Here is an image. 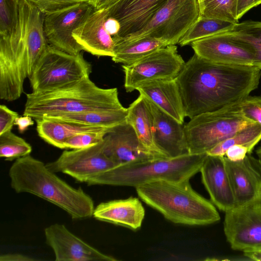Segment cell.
Segmentation results:
<instances>
[{"instance_id":"cell-1","label":"cell","mask_w":261,"mask_h":261,"mask_svg":"<svg viewBox=\"0 0 261 261\" xmlns=\"http://www.w3.org/2000/svg\"><path fill=\"white\" fill-rule=\"evenodd\" d=\"M260 77L261 70L254 66L215 63L194 53L176 78L185 117L242 100L257 88Z\"/></svg>"},{"instance_id":"cell-2","label":"cell","mask_w":261,"mask_h":261,"mask_svg":"<svg viewBox=\"0 0 261 261\" xmlns=\"http://www.w3.org/2000/svg\"><path fill=\"white\" fill-rule=\"evenodd\" d=\"M45 15L30 2L19 0L15 26L0 36L1 99L12 101L21 96L25 79L49 45L44 30Z\"/></svg>"},{"instance_id":"cell-3","label":"cell","mask_w":261,"mask_h":261,"mask_svg":"<svg viewBox=\"0 0 261 261\" xmlns=\"http://www.w3.org/2000/svg\"><path fill=\"white\" fill-rule=\"evenodd\" d=\"M11 188L16 193H28L65 211L72 219L93 216L92 198L81 188H75L30 155L15 160L9 170Z\"/></svg>"},{"instance_id":"cell-4","label":"cell","mask_w":261,"mask_h":261,"mask_svg":"<svg viewBox=\"0 0 261 261\" xmlns=\"http://www.w3.org/2000/svg\"><path fill=\"white\" fill-rule=\"evenodd\" d=\"M123 108L116 88H100L87 76L57 89L27 94L23 115L35 120L59 114Z\"/></svg>"},{"instance_id":"cell-5","label":"cell","mask_w":261,"mask_h":261,"mask_svg":"<svg viewBox=\"0 0 261 261\" xmlns=\"http://www.w3.org/2000/svg\"><path fill=\"white\" fill-rule=\"evenodd\" d=\"M136 189L143 201L175 224L205 225L220 219L215 205L197 193L189 180H159Z\"/></svg>"},{"instance_id":"cell-6","label":"cell","mask_w":261,"mask_h":261,"mask_svg":"<svg viewBox=\"0 0 261 261\" xmlns=\"http://www.w3.org/2000/svg\"><path fill=\"white\" fill-rule=\"evenodd\" d=\"M206 155L207 153H189L120 165L91 178L86 184L136 188L159 180H190L199 172Z\"/></svg>"},{"instance_id":"cell-7","label":"cell","mask_w":261,"mask_h":261,"mask_svg":"<svg viewBox=\"0 0 261 261\" xmlns=\"http://www.w3.org/2000/svg\"><path fill=\"white\" fill-rule=\"evenodd\" d=\"M255 123L241 114L237 102L197 115L185 125L189 152L206 153L219 143Z\"/></svg>"},{"instance_id":"cell-8","label":"cell","mask_w":261,"mask_h":261,"mask_svg":"<svg viewBox=\"0 0 261 261\" xmlns=\"http://www.w3.org/2000/svg\"><path fill=\"white\" fill-rule=\"evenodd\" d=\"M91 71L82 54L71 55L49 44L29 79L32 92H41L80 81Z\"/></svg>"},{"instance_id":"cell-9","label":"cell","mask_w":261,"mask_h":261,"mask_svg":"<svg viewBox=\"0 0 261 261\" xmlns=\"http://www.w3.org/2000/svg\"><path fill=\"white\" fill-rule=\"evenodd\" d=\"M199 16L198 0H168L143 29L120 39L132 40L150 36L164 41L168 45H175Z\"/></svg>"},{"instance_id":"cell-10","label":"cell","mask_w":261,"mask_h":261,"mask_svg":"<svg viewBox=\"0 0 261 261\" xmlns=\"http://www.w3.org/2000/svg\"><path fill=\"white\" fill-rule=\"evenodd\" d=\"M185 64L175 45L159 49L130 65L122 66L125 89L131 92L147 82L175 79Z\"/></svg>"},{"instance_id":"cell-11","label":"cell","mask_w":261,"mask_h":261,"mask_svg":"<svg viewBox=\"0 0 261 261\" xmlns=\"http://www.w3.org/2000/svg\"><path fill=\"white\" fill-rule=\"evenodd\" d=\"M95 10L88 1L46 14L44 30L48 44L71 55L80 54L83 50L72 34Z\"/></svg>"},{"instance_id":"cell-12","label":"cell","mask_w":261,"mask_h":261,"mask_svg":"<svg viewBox=\"0 0 261 261\" xmlns=\"http://www.w3.org/2000/svg\"><path fill=\"white\" fill-rule=\"evenodd\" d=\"M55 173L67 174L76 180L87 182L91 178L117 166L103 151V140L86 148L65 150L55 161L46 164Z\"/></svg>"},{"instance_id":"cell-13","label":"cell","mask_w":261,"mask_h":261,"mask_svg":"<svg viewBox=\"0 0 261 261\" xmlns=\"http://www.w3.org/2000/svg\"><path fill=\"white\" fill-rule=\"evenodd\" d=\"M224 232L233 250L261 248V198L225 212Z\"/></svg>"},{"instance_id":"cell-14","label":"cell","mask_w":261,"mask_h":261,"mask_svg":"<svg viewBox=\"0 0 261 261\" xmlns=\"http://www.w3.org/2000/svg\"><path fill=\"white\" fill-rule=\"evenodd\" d=\"M191 44L195 54L208 61L224 65L253 66V48L229 31L197 40Z\"/></svg>"},{"instance_id":"cell-15","label":"cell","mask_w":261,"mask_h":261,"mask_svg":"<svg viewBox=\"0 0 261 261\" xmlns=\"http://www.w3.org/2000/svg\"><path fill=\"white\" fill-rule=\"evenodd\" d=\"M46 244L53 249L56 261H116L87 244L62 224H51L44 229Z\"/></svg>"},{"instance_id":"cell-16","label":"cell","mask_w":261,"mask_h":261,"mask_svg":"<svg viewBox=\"0 0 261 261\" xmlns=\"http://www.w3.org/2000/svg\"><path fill=\"white\" fill-rule=\"evenodd\" d=\"M225 168L234 195L236 207L261 198V162L248 154L233 162L224 156Z\"/></svg>"},{"instance_id":"cell-17","label":"cell","mask_w":261,"mask_h":261,"mask_svg":"<svg viewBox=\"0 0 261 261\" xmlns=\"http://www.w3.org/2000/svg\"><path fill=\"white\" fill-rule=\"evenodd\" d=\"M103 151L118 165L159 158L143 146L126 120L109 129L103 138Z\"/></svg>"},{"instance_id":"cell-18","label":"cell","mask_w":261,"mask_h":261,"mask_svg":"<svg viewBox=\"0 0 261 261\" xmlns=\"http://www.w3.org/2000/svg\"><path fill=\"white\" fill-rule=\"evenodd\" d=\"M168 0H119L108 8V17L120 24L114 37L126 38L143 29Z\"/></svg>"},{"instance_id":"cell-19","label":"cell","mask_w":261,"mask_h":261,"mask_svg":"<svg viewBox=\"0 0 261 261\" xmlns=\"http://www.w3.org/2000/svg\"><path fill=\"white\" fill-rule=\"evenodd\" d=\"M108 18V8L95 10L73 31L72 35L83 50L96 56H114L115 42L105 25Z\"/></svg>"},{"instance_id":"cell-20","label":"cell","mask_w":261,"mask_h":261,"mask_svg":"<svg viewBox=\"0 0 261 261\" xmlns=\"http://www.w3.org/2000/svg\"><path fill=\"white\" fill-rule=\"evenodd\" d=\"M147 99L153 115V141L157 148L168 158H175L189 154L183 123H180L154 103Z\"/></svg>"},{"instance_id":"cell-21","label":"cell","mask_w":261,"mask_h":261,"mask_svg":"<svg viewBox=\"0 0 261 261\" xmlns=\"http://www.w3.org/2000/svg\"><path fill=\"white\" fill-rule=\"evenodd\" d=\"M224 156L207 154L199 172L212 202L218 209L226 212L236 208V203Z\"/></svg>"},{"instance_id":"cell-22","label":"cell","mask_w":261,"mask_h":261,"mask_svg":"<svg viewBox=\"0 0 261 261\" xmlns=\"http://www.w3.org/2000/svg\"><path fill=\"white\" fill-rule=\"evenodd\" d=\"M93 217L99 221L139 229L145 217V210L140 200L130 197L101 202L95 207Z\"/></svg>"},{"instance_id":"cell-23","label":"cell","mask_w":261,"mask_h":261,"mask_svg":"<svg viewBox=\"0 0 261 261\" xmlns=\"http://www.w3.org/2000/svg\"><path fill=\"white\" fill-rule=\"evenodd\" d=\"M136 90L178 122L184 123L185 115L176 79L147 82Z\"/></svg>"},{"instance_id":"cell-24","label":"cell","mask_w":261,"mask_h":261,"mask_svg":"<svg viewBox=\"0 0 261 261\" xmlns=\"http://www.w3.org/2000/svg\"><path fill=\"white\" fill-rule=\"evenodd\" d=\"M127 109L126 121L133 127L143 146L158 158H168L154 143L153 118L147 99L140 94Z\"/></svg>"},{"instance_id":"cell-25","label":"cell","mask_w":261,"mask_h":261,"mask_svg":"<svg viewBox=\"0 0 261 261\" xmlns=\"http://www.w3.org/2000/svg\"><path fill=\"white\" fill-rule=\"evenodd\" d=\"M39 136L46 143L64 149V143L69 138L84 132H100L110 128L42 118L35 119Z\"/></svg>"},{"instance_id":"cell-26","label":"cell","mask_w":261,"mask_h":261,"mask_svg":"<svg viewBox=\"0 0 261 261\" xmlns=\"http://www.w3.org/2000/svg\"><path fill=\"white\" fill-rule=\"evenodd\" d=\"M115 42L114 55L112 60L124 65H130L152 52L168 46L164 41L150 36L132 40L113 37Z\"/></svg>"},{"instance_id":"cell-27","label":"cell","mask_w":261,"mask_h":261,"mask_svg":"<svg viewBox=\"0 0 261 261\" xmlns=\"http://www.w3.org/2000/svg\"><path fill=\"white\" fill-rule=\"evenodd\" d=\"M127 109L123 108L101 111L65 113L43 118L84 125L111 128L125 121Z\"/></svg>"},{"instance_id":"cell-28","label":"cell","mask_w":261,"mask_h":261,"mask_svg":"<svg viewBox=\"0 0 261 261\" xmlns=\"http://www.w3.org/2000/svg\"><path fill=\"white\" fill-rule=\"evenodd\" d=\"M261 140V124L253 123L235 133L230 137L219 143L206 153L212 156H224L226 150L234 145L246 147L249 154Z\"/></svg>"},{"instance_id":"cell-29","label":"cell","mask_w":261,"mask_h":261,"mask_svg":"<svg viewBox=\"0 0 261 261\" xmlns=\"http://www.w3.org/2000/svg\"><path fill=\"white\" fill-rule=\"evenodd\" d=\"M234 24L220 19L199 16L181 38L178 44L184 46L216 33L229 31Z\"/></svg>"},{"instance_id":"cell-30","label":"cell","mask_w":261,"mask_h":261,"mask_svg":"<svg viewBox=\"0 0 261 261\" xmlns=\"http://www.w3.org/2000/svg\"><path fill=\"white\" fill-rule=\"evenodd\" d=\"M229 31L251 46L254 51L253 66L261 70V21L246 20L238 22Z\"/></svg>"},{"instance_id":"cell-31","label":"cell","mask_w":261,"mask_h":261,"mask_svg":"<svg viewBox=\"0 0 261 261\" xmlns=\"http://www.w3.org/2000/svg\"><path fill=\"white\" fill-rule=\"evenodd\" d=\"M238 2V0H202L199 6L200 16L237 23Z\"/></svg>"},{"instance_id":"cell-32","label":"cell","mask_w":261,"mask_h":261,"mask_svg":"<svg viewBox=\"0 0 261 261\" xmlns=\"http://www.w3.org/2000/svg\"><path fill=\"white\" fill-rule=\"evenodd\" d=\"M31 145L12 130L0 135V156L11 161L30 155Z\"/></svg>"},{"instance_id":"cell-33","label":"cell","mask_w":261,"mask_h":261,"mask_svg":"<svg viewBox=\"0 0 261 261\" xmlns=\"http://www.w3.org/2000/svg\"><path fill=\"white\" fill-rule=\"evenodd\" d=\"M19 0H0V36L9 33L17 21Z\"/></svg>"},{"instance_id":"cell-34","label":"cell","mask_w":261,"mask_h":261,"mask_svg":"<svg viewBox=\"0 0 261 261\" xmlns=\"http://www.w3.org/2000/svg\"><path fill=\"white\" fill-rule=\"evenodd\" d=\"M109 129L100 132H84L76 134L64 142V149H77L97 144L103 141Z\"/></svg>"},{"instance_id":"cell-35","label":"cell","mask_w":261,"mask_h":261,"mask_svg":"<svg viewBox=\"0 0 261 261\" xmlns=\"http://www.w3.org/2000/svg\"><path fill=\"white\" fill-rule=\"evenodd\" d=\"M237 105L244 117L261 124V95H249L237 102Z\"/></svg>"},{"instance_id":"cell-36","label":"cell","mask_w":261,"mask_h":261,"mask_svg":"<svg viewBox=\"0 0 261 261\" xmlns=\"http://www.w3.org/2000/svg\"><path fill=\"white\" fill-rule=\"evenodd\" d=\"M45 14L57 11L76 4L90 0H27Z\"/></svg>"},{"instance_id":"cell-37","label":"cell","mask_w":261,"mask_h":261,"mask_svg":"<svg viewBox=\"0 0 261 261\" xmlns=\"http://www.w3.org/2000/svg\"><path fill=\"white\" fill-rule=\"evenodd\" d=\"M18 113L8 108L6 106H0V135L12 130Z\"/></svg>"},{"instance_id":"cell-38","label":"cell","mask_w":261,"mask_h":261,"mask_svg":"<svg viewBox=\"0 0 261 261\" xmlns=\"http://www.w3.org/2000/svg\"><path fill=\"white\" fill-rule=\"evenodd\" d=\"M249 154L248 148L243 145H234L230 146L226 151L225 156L233 162L243 160Z\"/></svg>"},{"instance_id":"cell-39","label":"cell","mask_w":261,"mask_h":261,"mask_svg":"<svg viewBox=\"0 0 261 261\" xmlns=\"http://www.w3.org/2000/svg\"><path fill=\"white\" fill-rule=\"evenodd\" d=\"M261 4V0H238L237 17L239 19L252 8Z\"/></svg>"},{"instance_id":"cell-40","label":"cell","mask_w":261,"mask_h":261,"mask_svg":"<svg viewBox=\"0 0 261 261\" xmlns=\"http://www.w3.org/2000/svg\"><path fill=\"white\" fill-rule=\"evenodd\" d=\"M37 259L18 253H6L0 256L1 261H35Z\"/></svg>"},{"instance_id":"cell-41","label":"cell","mask_w":261,"mask_h":261,"mask_svg":"<svg viewBox=\"0 0 261 261\" xmlns=\"http://www.w3.org/2000/svg\"><path fill=\"white\" fill-rule=\"evenodd\" d=\"M32 118V117L27 115L18 116L15 121L14 125H17L19 132L22 133L29 126L34 125V122Z\"/></svg>"},{"instance_id":"cell-42","label":"cell","mask_w":261,"mask_h":261,"mask_svg":"<svg viewBox=\"0 0 261 261\" xmlns=\"http://www.w3.org/2000/svg\"><path fill=\"white\" fill-rule=\"evenodd\" d=\"M105 25L106 30L112 37L118 34L120 28V24L117 20L110 17L107 19Z\"/></svg>"},{"instance_id":"cell-43","label":"cell","mask_w":261,"mask_h":261,"mask_svg":"<svg viewBox=\"0 0 261 261\" xmlns=\"http://www.w3.org/2000/svg\"><path fill=\"white\" fill-rule=\"evenodd\" d=\"M119 0H90L95 10L108 8Z\"/></svg>"},{"instance_id":"cell-44","label":"cell","mask_w":261,"mask_h":261,"mask_svg":"<svg viewBox=\"0 0 261 261\" xmlns=\"http://www.w3.org/2000/svg\"><path fill=\"white\" fill-rule=\"evenodd\" d=\"M243 253L246 257L251 260L261 261V248L245 251Z\"/></svg>"},{"instance_id":"cell-45","label":"cell","mask_w":261,"mask_h":261,"mask_svg":"<svg viewBox=\"0 0 261 261\" xmlns=\"http://www.w3.org/2000/svg\"><path fill=\"white\" fill-rule=\"evenodd\" d=\"M255 152L258 157V159L261 162V146L257 148L255 151Z\"/></svg>"},{"instance_id":"cell-46","label":"cell","mask_w":261,"mask_h":261,"mask_svg":"<svg viewBox=\"0 0 261 261\" xmlns=\"http://www.w3.org/2000/svg\"><path fill=\"white\" fill-rule=\"evenodd\" d=\"M198 3H199V5L200 6V5L201 3L202 0H198Z\"/></svg>"}]
</instances>
